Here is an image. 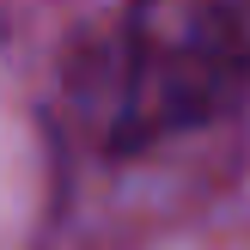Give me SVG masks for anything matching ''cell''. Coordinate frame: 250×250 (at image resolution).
<instances>
[{"mask_svg":"<svg viewBox=\"0 0 250 250\" xmlns=\"http://www.w3.org/2000/svg\"><path fill=\"white\" fill-rule=\"evenodd\" d=\"M250 92V0H128L110 146L141 153L189 134Z\"/></svg>","mask_w":250,"mask_h":250,"instance_id":"obj_1","label":"cell"}]
</instances>
